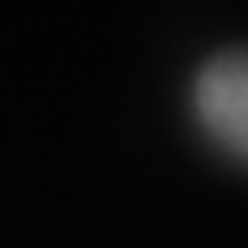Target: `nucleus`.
Returning a JSON list of instances; mask_svg holds the SVG:
<instances>
[{
    "label": "nucleus",
    "instance_id": "1",
    "mask_svg": "<svg viewBox=\"0 0 248 248\" xmlns=\"http://www.w3.org/2000/svg\"><path fill=\"white\" fill-rule=\"evenodd\" d=\"M196 109L205 131L248 161V52H227L205 65L196 83Z\"/></svg>",
    "mask_w": 248,
    "mask_h": 248
}]
</instances>
